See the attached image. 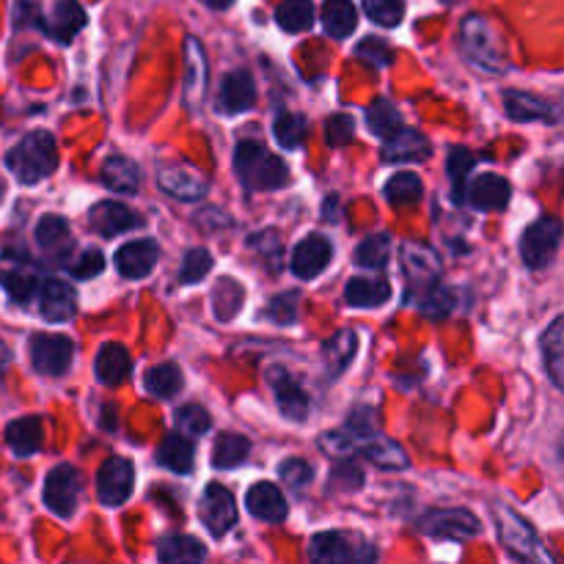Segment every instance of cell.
<instances>
[{
    "mask_svg": "<svg viewBox=\"0 0 564 564\" xmlns=\"http://www.w3.org/2000/svg\"><path fill=\"white\" fill-rule=\"evenodd\" d=\"M245 504H248V512H251L254 518L265 520V523H281L289 512L287 498H284V493H281L273 482H256V485L248 490Z\"/></svg>",
    "mask_w": 564,
    "mask_h": 564,
    "instance_id": "cell-23",
    "label": "cell"
},
{
    "mask_svg": "<svg viewBox=\"0 0 564 564\" xmlns=\"http://www.w3.org/2000/svg\"><path fill=\"white\" fill-rule=\"evenodd\" d=\"M265 317L276 325H292L298 320V292H284V295H276V298L267 303Z\"/></svg>",
    "mask_w": 564,
    "mask_h": 564,
    "instance_id": "cell-50",
    "label": "cell"
},
{
    "mask_svg": "<svg viewBox=\"0 0 564 564\" xmlns=\"http://www.w3.org/2000/svg\"><path fill=\"white\" fill-rule=\"evenodd\" d=\"M273 135L281 149L295 152L300 146L306 144V135H309V122L300 116V113H278L276 124H273Z\"/></svg>",
    "mask_w": 564,
    "mask_h": 564,
    "instance_id": "cell-40",
    "label": "cell"
},
{
    "mask_svg": "<svg viewBox=\"0 0 564 564\" xmlns=\"http://www.w3.org/2000/svg\"><path fill=\"white\" fill-rule=\"evenodd\" d=\"M204 6H210V9H215V12H223V9H229L234 0H201Z\"/></svg>",
    "mask_w": 564,
    "mask_h": 564,
    "instance_id": "cell-58",
    "label": "cell"
},
{
    "mask_svg": "<svg viewBox=\"0 0 564 564\" xmlns=\"http://www.w3.org/2000/svg\"><path fill=\"white\" fill-rule=\"evenodd\" d=\"M564 320L556 317L551 322V328L542 333V358H545V369L551 375V383L556 388H562L564 383Z\"/></svg>",
    "mask_w": 564,
    "mask_h": 564,
    "instance_id": "cell-32",
    "label": "cell"
},
{
    "mask_svg": "<svg viewBox=\"0 0 564 564\" xmlns=\"http://www.w3.org/2000/svg\"><path fill=\"white\" fill-rule=\"evenodd\" d=\"M3 190L6 188H3V179H0V199H3Z\"/></svg>",
    "mask_w": 564,
    "mask_h": 564,
    "instance_id": "cell-59",
    "label": "cell"
},
{
    "mask_svg": "<svg viewBox=\"0 0 564 564\" xmlns=\"http://www.w3.org/2000/svg\"><path fill=\"white\" fill-rule=\"evenodd\" d=\"M559 240H562V221L553 218V215H545L540 221H534L523 232L520 237V256L523 262L531 270H540V267L551 265L553 254L559 248Z\"/></svg>",
    "mask_w": 564,
    "mask_h": 564,
    "instance_id": "cell-6",
    "label": "cell"
},
{
    "mask_svg": "<svg viewBox=\"0 0 564 564\" xmlns=\"http://www.w3.org/2000/svg\"><path fill=\"white\" fill-rule=\"evenodd\" d=\"M402 270L408 278V300H419L427 289H432L441 278V262L432 248L421 243L402 245Z\"/></svg>",
    "mask_w": 564,
    "mask_h": 564,
    "instance_id": "cell-8",
    "label": "cell"
},
{
    "mask_svg": "<svg viewBox=\"0 0 564 564\" xmlns=\"http://www.w3.org/2000/svg\"><path fill=\"white\" fill-rule=\"evenodd\" d=\"M256 102V83L251 78V72L245 69H237V72H229L221 83V91H218V108L223 113H245L254 108Z\"/></svg>",
    "mask_w": 564,
    "mask_h": 564,
    "instance_id": "cell-19",
    "label": "cell"
},
{
    "mask_svg": "<svg viewBox=\"0 0 564 564\" xmlns=\"http://www.w3.org/2000/svg\"><path fill=\"white\" fill-rule=\"evenodd\" d=\"M185 377L177 364H157L144 375V388L157 399H171L182 391Z\"/></svg>",
    "mask_w": 564,
    "mask_h": 564,
    "instance_id": "cell-36",
    "label": "cell"
},
{
    "mask_svg": "<svg viewBox=\"0 0 564 564\" xmlns=\"http://www.w3.org/2000/svg\"><path fill=\"white\" fill-rule=\"evenodd\" d=\"M460 50L476 69H482L487 75H504L509 69L507 45L493 28V23L482 14H471L463 20V25H460Z\"/></svg>",
    "mask_w": 564,
    "mask_h": 564,
    "instance_id": "cell-1",
    "label": "cell"
},
{
    "mask_svg": "<svg viewBox=\"0 0 564 564\" xmlns=\"http://www.w3.org/2000/svg\"><path fill=\"white\" fill-rule=\"evenodd\" d=\"M157 559L166 564H196L207 559V548L196 537L188 534H171L157 545Z\"/></svg>",
    "mask_w": 564,
    "mask_h": 564,
    "instance_id": "cell-29",
    "label": "cell"
},
{
    "mask_svg": "<svg viewBox=\"0 0 564 564\" xmlns=\"http://www.w3.org/2000/svg\"><path fill=\"white\" fill-rule=\"evenodd\" d=\"M355 353H358V336H355V331H339L322 344V358H325V364L331 369V375H342L355 358Z\"/></svg>",
    "mask_w": 564,
    "mask_h": 564,
    "instance_id": "cell-35",
    "label": "cell"
},
{
    "mask_svg": "<svg viewBox=\"0 0 564 564\" xmlns=\"http://www.w3.org/2000/svg\"><path fill=\"white\" fill-rule=\"evenodd\" d=\"M6 443L17 457H31L42 449L45 443V430H42V421L36 416H23V419H14L6 427Z\"/></svg>",
    "mask_w": 564,
    "mask_h": 564,
    "instance_id": "cell-25",
    "label": "cell"
},
{
    "mask_svg": "<svg viewBox=\"0 0 564 564\" xmlns=\"http://www.w3.org/2000/svg\"><path fill=\"white\" fill-rule=\"evenodd\" d=\"M476 166V157L465 149V146H454L449 157H446V174L452 179V199L463 201L465 196V179Z\"/></svg>",
    "mask_w": 564,
    "mask_h": 564,
    "instance_id": "cell-44",
    "label": "cell"
},
{
    "mask_svg": "<svg viewBox=\"0 0 564 564\" xmlns=\"http://www.w3.org/2000/svg\"><path fill=\"white\" fill-rule=\"evenodd\" d=\"M0 284L17 303H28L36 295V273L23 265L0 267Z\"/></svg>",
    "mask_w": 564,
    "mask_h": 564,
    "instance_id": "cell-42",
    "label": "cell"
},
{
    "mask_svg": "<svg viewBox=\"0 0 564 564\" xmlns=\"http://www.w3.org/2000/svg\"><path fill=\"white\" fill-rule=\"evenodd\" d=\"M212 270V256L207 248H190L185 259H182V267H179V281L190 287V284H199L207 278V273Z\"/></svg>",
    "mask_w": 564,
    "mask_h": 564,
    "instance_id": "cell-47",
    "label": "cell"
},
{
    "mask_svg": "<svg viewBox=\"0 0 564 564\" xmlns=\"http://www.w3.org/2000/svg\"><path fill=\"white\" fill-rule=\"evenodd\" d=\"M509 196H512V188L504 177L498 174H482L476 177V182L468 188V201L471 207L482 212L490 210H504L509 204Z\"/></svg>",
    "mask_w": 564,
    "mask_h": 564,
    "instance_id": "cell-24",
    "label": "cell"
},
{
    "mask_svg": "<svg viewBox=\"0 0 564 564\" xmlns=\"http://www.w3.org/2000/svg\"><path fill=\"white\" fill-rule=\"evenodd\" d=\"M419 309L421 314L430 317V320H446V317L454 311V292L452 289H443L435 284V287L427 289V292L419 298Z\"/></svg>",
    "mask_w": 564,
    "mask_h": 564,
    "instance_id": "cell-46",
    "label": "cell"
},
{
    "mask_svg": "<svg viewBox=\"0 0 564 564\" xmlns=\"http://www.w3.org/2000/svg\"><path fill=\"white\" fill-rule=\"evenodd\" d=\"M75 358V344L58 333H36L31 339V364L39 375L61 377L67 375Z\"/></svg>",
    "mask_w": 564,
    "mask_h": 564,
    "instance_id": "cell-9",
    "label": "cell"
},
{
    "mask_svg": "<svg viewBox=\"0 0 564 564\" xmlns=\"http://www.w3.org/2000/svg\"><path fill=\"white\" fill-rule=\"evenodd\" d=\"M391 298V284L386 278H353L344 289V300L353 309H377Z\"/></svg>",
    "mask_w": 564,
    "mask_h": 564,
    "instance_id": "cell-28",
    "label": "cell"
},
{
    "mask_svg": "<svg viewBox=\"0 0 564 564\" xmlns=\"http://www.w3.org/2000/svg\"><path fill=\"white\" fill-rule=\"evenodd\" d=\"M36 243L45 251H58V248L69 245V223L58 215H45L36 226Z\"/></svg>",
    "mask_w": 564,
    "mask_h": 564,
    "instance_id": "cell-45",
    "label": "cell"
},
{
    "mask_svg": "<svg viewBox=\"0 0 564 564\" xmlns=\"http://www.w3.org/2000/svg\"><path fill=\"white\" fill-rule=\"evenodd\" d=\"M421 193H424V185H421V179L416 174H410V171H399L394 177L388 179L386 188H383V196H386L388 204H394V207H410V204H416L421 199Z\"/></svg>",
    "mask_w": 564,
    "mask_h": 564,
    "instance_id": "cell-39",
    "label": "cell"
},
{
    "mask_svg": "<svg viewBox=\"0 0 564 564\" xmlns=\"http://www.w3.org/2000/svg\"><path fill=\"white\" fill-rule=\"evenodd\" d=\"M430 152V141H427L419 130H408V127L402 124L397 133L386 138L383 160H386V163H419V160H427Z\"/></svg>",
    "mask_w": 564,
    "mask_h": 564,
    "instance_id": "cell-21",
    "label": "cell"
},
{
    "mask_svg": "<svg viewBox=\"0 0 564 564\" xmlns=\"http://www.w3.org/2000/svg\"><path fill=\"white\" fill-rule=\"evenodd\" d=\"M278 476L287 482L292 490H300V487H309L311 479H314V468L311 463L306 460H298V457H292V460H284L281 468H278Z\"/></svg>",
    "mask_w": 564,
    "mask_h": 564,
    "instance_id": "cell-53",
    "label": "cell"
},
{
    "mask_svg": "<svg viewBox=\"0 0 564 564\" xmlns=\"http://www.w3.org/2000/svg\"><path fill=\"white\" fill-rule=\"evenodd\" d=\"M504 108H507V116L512 122H559V111L553 108L551 102L540 100L534 94H526V91H504Z\"/></svg>",
    "mask_w": 564,
    "mask_h": 564,
    "instance_id": "cell-20",
    "label": "cell"
},
{
    "mask_svg": "<svg viewBox=\"0 0 564 564\" xmlns=\"http://www.w3.org/2000/svg\"><path fill=\"white\" fill-rule=\"evenodd\" d=\"M322 28L333 39H344L358 28V12L350 0H328L322 6Z\"/></svg>",
    "mask_w": 564,
    "mask_h": 564,
    "instance_id": "cell-34",
    "label": "cell"
},
{
    "mask_svg": "<svg viewBox=\"0 0 564 564\" xmlns=\"http://www.w3.org/2000/svg\"><path fill=\"white\" fill-rule=\"evenodd\" d=\"M245 292L234 278H221L218 287L212 289V309L218 314V320H232L237 311L243 309Z\"/></svg>",
    "mask_w": 564,
    "mask_h": 564,
    "instance_id": "cell-43",
    "label": "cell"
},
{
    "mask_svg": "<svg viewBox=\"0 0 564 564\" xmlns=\"http://www.w3.org/2000/svg\"><path fill=\"white\" fill-rule=\"evenodd\" d=\"M416 529L435 540H471L479 534V520L468 509H430L416 520Z\"/></svg>",
    "mask_w": 564,
    "mask_h": 564,
    "instance_id": "cell-7",
    "label": "cell"
},
{
    "mask_svg": "<svg viewBox=\"0 0 564 564\" xmlns=\"http://www.w3.org/2000/svg\"><path fill=\"white\" fill-rule=\"evenodd\" d=\"M86 9L80 6L78 0H58L50 14V23L45 25L47 36L58 42V45H69L75 36L80 34V28L86 25Z\"/></svg>",
    "mask_w": 564,
    "mask_h": 564,
    "instance_id": "cell-22",
    "label": "cell"
},
{
    "mask_svg": "<svg viewBox=\"0 0 564 564\" xmlns=\"http://www.w3.org/2000/svg\"><path fill=\"white\" fill-rule=\"evenodd\" d=\"M199 515L212 537H223L237 523V504L234 496L223 485H210L204 490L199 504Z\"/></svg>",
    "mask_w": 564,
    "mask_h": 564,
    "instance_id": "cell-14",
    "label": "cell"
},
{
    "mask_svg": "<svg viewBox=\"0 0 564 564\" xmlns=\"http://www.w3.org/2000/svg\"><path fill=\"white\" fill-rule=\"evenodd\" d=\"M135 465L124 457H108L97 471V496L105 507H122L133 496Z\"/></svg>",
    "mask_w": 564,
    "mask_h": 564,
    "instance_id": "cell-10",
    "label": "cell"
},
{
    "mask_svg": "<svg viewBox=\"0 0 564 564\" xmlns=\"http://www.w3.org/2000/svg\"><path fill=\"white\" fill-rule=\"evenodd\" d=\"M80 498V476L75 465L61 463L56 465L45 482V504L58 518H72L78 509Z\"/></svg>",
    "mask_w": 564,
    "mask_h": 564,
    "instance_id": "cell-11",
    "label": "cell"
},
{
    "mask_svg": "<svg viewBox=\"0 0 564 564\" xmlns=\"http://www.w3.org/2000/svg\"><path fill=\"white\" fill-rule=\"evenodd\" d=\"M39 309L47 322H69L78 311V295L61 278H47L39 295Z\"/></svg>",
    "mask_w": 564,
    "mask_h": 564,
    "instance_id": "cell-18",
    "label": "cell"
},
{
    "mask_svg": "<svg viewBox=\"0 0 564 564\" xmlns=\"http://www.w3.org/2000/svg\"><path fill=\"white\" fill-rule=\"evenodd\" d=\"M160 190L177 201H199L210 190V179L196 166H166L157 174Z\"/></svg>",
    "mask_w": 564,
    "mask_h": 564,
    "instance_id": "cell-13",
    "label": "cell"
},
{
    "mask_svg": "<svg viewBox=\"0 0 564 564\" xmlns=\"http://www.w3.org/2000/svg\"><path fill=\"white\" fill-rule=\"evenodd\" d=\"M234 171L251 193L281 190L289 185V168L281 157L270 155L259 141H240L234 149Z\"/></svg>",
    "mask_w": 564,
    "mask_h": 564,
    "instance_id": "cell-2",
    "label": "cell"
},
{
    "mask_svg": "<svg viewBox=\"0 0 564 564\" xmlns=\"http://www.w3.org/2000/svg\"><path fill=\"white\" fill-rule=\"evenodd\" d=\"M366 127H369V133L386 141L388 135H394L402 127V113L397 111L394 102L380 97L366 108Z\"/></svg>",
    "mask_w": 564,
    "mask_h": 564,
    "instance_id": "cell-37",
    "label": "cell"
},
{
    "mask_svg": "<svg viewBox=\"0 0 564 564\" xmlns=\"http://www.w3.org/2000/svg\"><path fill=\"white\" fill-rule=\"evenodd\" d=\"M333 256V245L328 237L322 234H309L306 240H300L292 251V273L300 278V281H311L317 278L331 265Z\"/></svg>",
    "mask_w": 564,
    "mask_h": 564,
    "instance_id": "cell-15",
    "label": "cell"
},
{
    "mask_svg": "<svg viewBox=\"0 0 564 564\" xmlns=\"http://www.w3.org/2000/svg\"><path fill=\"white\" fill-rule=\"evenodd\" d=\"M314 562H375L377 548L353 531H322L309 545Z\"/></svg>",
    "mask_w": 564,
    "mask_h": 564,
    "instance_id": "cell-5",
    "label": "cell"
},
{
    "mask_svg": "<svg viewBox=\"0 0 564 564\" xmlns=\"http://www.w3.org/2000/svg\"><path fill=\"white\" fill-rule=\"evenodd\" d=\"M185 67H188V75H185V102L196 111L199 102L204 100V91H207V61H204V50L196 39H188L185 42Z\"/></svg>",
    "mask_w": 564,
    "mask_h": 564,
    "instance_id": "cell-26",
    "label": "cell"
},
{
    "mask_svg": "<svg viewBox=\"0 0 564 564\" xmlns=\"http://www.w3.org/2000/svg\"><path fill=\"white\" fill-rule=\"evenodd\" d=\"M69 276L80 278V281H89V278H97L105 270V254L100 248H86L83 254L78 256V262L67 265Z\"/></svg>",
    "mask_w": 564,
    "mask_h": 564,
    "instance_id": "cell-51",
    "label": "cell"
},
{
    "mask_svg": "<svg viewBox=\"0 0 564 564\" xmlns=\"http://www.w3.org/2000/svg\"><path fill=\"white\" fill-rule=\"evenodd\" d=\"M355 265L358 267H372V270H380V267L388 265V256H391V237L386 232L369 234L366 240L358 243L355 248Z\"/></svg>",
    "mask_w": 564,
    "mask_h": 564,
    "instance_id": "cell-41",
    "label": "cell"
},
{
    "mask_svg": "<svg viewBox=\"0 0 564 564\" xmlns=\"http://www.w3.org/2000/svg\"><path fill=\"white\" fill-rule=\"evenodd\" d=\"M493 509H496L498 518V537H501L504 548L512 556L526 559V562H551V553L545 551V545H542V540L537 537V531H534L529 520L520 518L515 509L501 504V501Z\"/></svg>",
    "mask_w": 564,
    "mask_h": 564,
    "instance_id": "cell-4",
    "label": "cell"
},
{
    "mask_svg": "<svg viewBox=\"0 0 564 564\" xmlns=\"http://www.w3.org/2000/svg\"><path fill=\"white\" fill-rule=\"evenodd\" d=\"M355 58L366 61L369 67H388V64H391V47H388L383 39L369 36V39H364L361 45L355 47Z\"/></svg>",
    "mask_w": 564,
    "mask_h": 564,
    "instance_id": "cell-52",
    "label": "cell"
},
{
    "mask_svg": "<svg viewBox=\"0 0 564 564\" xmlns=\"http://www.w3.org/2000/svg\"><path fill=\"white\" fill-rule=\"evenodd\" d=\"M267 383L273 388V397L278 402V410L287 421H306L309 419V397L300 388L295 377L289 375L284 366H273L267 372Z\"/></svg>",
    "mask_w": 564,
    "mask_h": 564,
    "instance_id": "cell-12",
    "label": "cell"
},
{
    "mask_svg": "<svg viewBox=\"0 0 564 564\" xmlns=\"http://www.w3.org/2000/svg\"><path fill=\"white\" fill-rule=\"evenodd\" d=\"M157 256H160V248L155 240H133L116 251V270L122 278L138 281L155 270Z\"/></svg>",
    "mask_w": 564,
    "mask_h": 564,
    "instance_id": "cell-17",
    "label": "cell"
},
{
    "mask_svg": "<svg viewBox=\"0 0 564 564\" xmlns=\"http://www.w3.org/2000/svg\"><path fill=\"white\" fill-rule=\"evenodd\" d=\"M91 229L102 237H119V234L133 232L141 226V215L135 210H130L122 201H102L94 204L89 212Z\"/></svg>",
    "mask_w": 564,
    "mask_h": 564,
    "instance_id": "cell-16",
    "label": "cell"
},
{
    "mask_svg": "<svg viewBox=\"0 0 564 564\" xmlns=\"http://www.w3.org/2000/svg\"><path fill=\"white\" fill-rule=\"evenodd\" d=\"M133 372V358L124 350L122 344H102L97 353V380L105 386H119Z\"/></svg>",
    "mask_w": 564,
    "mask_h": 564,
    "instance_id": "cell-27",
    "label": "cell"
},
{
    "mask_svg": "<svg viewBox=\"0 0 564 564\" xmlns=\"http://www.w3.org/2000/svg\"><path fill=\"white\" fill-rule=\"evenodd\" d=\"M193 460H196V449L185 435H177V432L166 435L163 443L157 446V463L168 471H174V474H190Z\"/></svg>",
    "mask_w": 564,
    "mask_h": 564,
    "instance_id": "cell-30",
    "label": "cell"
},
{
    "mask_svg": "<svg viewBox=\"0 0 564 564\" xmlns=\"http://www.w3.org/2000/svg\"><path fill=\"white\" fill-rule=\"evenodd\" d=\"M102 182L113 190V193H124V196H135L141 177H138V166L130 157H108L102 166Z\"/></svg>",
    "mask_w": 564,
    "mask_h": 564,
    "instance_id": "cell-31",
    "label": "cell"
},
{
    "mask_svg": "<svg viewBox=\"0 0 564 564\" xmlns=\"http://www.w3.org/2000/svg\"><path fill=\"white\" fill-rule=\"evenodd\" d=\"M361 485H364V471H361V468H358L355 463L344 460V463H339L336 468H333L331 487H336V490H344V493H350V490H358Z\"/></svg>",
    "mask_w": 564,
    "mask_h": 564,
    "instance_id": "cell-55",
    "label": "cell"
},
{
    "mask_svg": "<svg viewBox=\"0 0 564 564\" xmlns=\"http://www.w3.org/2000/svg\"><path fill=\"white\" fill-rule=\"evenodd\" d=\"M364 12L372 23L397 28L405 17V3L402 0H364Z\"/></svg>",
    "mask_w": 564,
    "mask_h": 564,
    "instance_id": "cell-48",
    "label": "cell"
},
{
    "mask_svg": "<svg viewBox=\"0 0 564 564\" xmlns=\"http://www.w3.org/2000/svg\"><path fill=\"white\" fill-rule=\"evenodd\" d=\"M6 168H9L23 185L42 182V179L50 177L58 168L56 138L50 133H45V130L28 133L23 141L6 155Z\"/></svg>",
    "mask_w": 564,
    "mask_h": 564,
    "instance_id": "cell-3",
    "label": "cell"
},
{
    "mask_svg": "<svg viewBox=\"0 0 564 564\" xmlns=\"http://www.w3.org/2000/svg\"><path fill=\"white\" fill-rule=\"evenodd\" d=\"M174 424H177L179 432L193 435V438H201V435H207V432H210L212 419H210V413L201 408V405H185V408L177 410Z\"/></svg>",
    "mask_w": 564,
    "mask_h": 564,
    "instance_id": "cell-49",
    "label": "cell"
},
{
    "mask_svg": "<svg viewBox=\"0 0 564 564\" xmlns=\"http://www.w3.org/2000/svg\"><path fill=\"white\" fill-rule=\"evenodd\" d=\"M251 245L265 256L270 270H281V240H278L276 232L256 234V237H251Z\"/></svg>",
    "mask_w": 564,
    "mask_h": 564,
    "instance_id": "cell-56",
    "label": "cell"
},
{
    "mask_svg": "<svg viewBox=\"0 0 564 564\" xmlns=\"http://www.w3.org/2000/svg\"><path fill=\"white\" fill-rule=\"evenodd\" d=\"M314 3L311 0H284L276 9V23L287 31V34H300L309 31L314 25Z\"/></svg>",
    "mask_w": 564,
    "mask_h": 564,
    "instance_id": "cell-38",
    "label": "cell"
},
{
    "mask_svg": "<svg viewBox=\"0 0 564 564\" xmlns=\"http://www.w3.org/2000/svg\"><path fill=\"white\" fill-rule=\"evenodd\" d=\"M251 454V441L245 435H237V432H221L215 438V449H212V465L215 468H237L243 465Z\"/></svg>",
    "mask_w": 564,
    "mask_h": 564,
    "instance_id": "cell-33",
    "label": "cell"
},
{
    "mask_svg": "<svg viewBox=\"0 0 564 564\" xmlns=\"http://www.w3.org/2000/svg\"><path fill=\"white\" fill-rule=\"evenodd\" d=\"M353 135L355 122L350 116H344V113H336V116H331L328 124H325V138H328V144H331L333 149H339V146H344L347 141H353Z\"/></svg>",
    "mask_w": 564,
    "mask_h": 564,
    "instance_id": "cell-54",
    "label": "cell"
},
{
    "mask_svg": "<svg viewBox=\"0 0 564 564\" xmlns=\"http://www.w3.org/2000/svg\"><path fill=\"white\" fill-rule=\"evenodd\" d=\"M9 364H12V353H9V347L0 342V377H3V372L9 369Z\"/></svg>",
    "mask_w": 564,
    "mask_h": 564,
    "instance_id": "cell-57",
    "label": "cell"
}]
</instances>
